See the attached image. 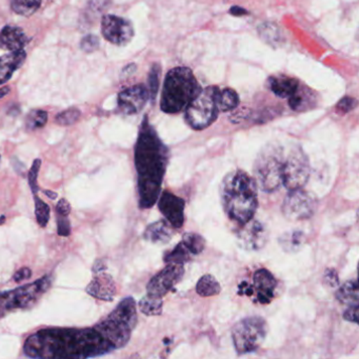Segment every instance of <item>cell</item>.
Wrapping results in <instances>:
<instances>
[{
	"instance_id": "1",
	"label": "cell",
	"mask_w": 359,
	"mask_h": 359,
	"mask_svg": "<svg viewBox=\"0 0 359 359\" xmlns=\"http://www.w3.org/2000/svg\"><path fill=\"white\" fill-rule=\"evenodd\" d=\"M24 354L31 358H90L113 352L96 324L92 328H48L26 338Z\"/></svg>"
},
{
	"instance_id": "2",
	"label": "cell",
	"mask_w": 359,
	"mask_h": 359,
	"mask_svg": "<svg viewBox=\"0 0 359 359\" xmlns=\"http://www.w3.org/2000/svg\"><path fill=\"white\" fill-rule=\"evenodd\" d=\"M168 161L169 150L145 116L135 145V167L141 209L152 208L157 202L167 171Z\"/></svg>"
},
{
	"instance_id": "3",
	"label": "cell",
	"mask_w": 359,
	"mask_h": 359,
	"mask_svg": "<svg viewBox=\"0 0 359 359\" xmlns=\"http://www.w3.org/2000/svg\"><path fill=\"white\" fill-rule=\"evenodd\" d=\"M221 198L227 216L237 225H244L253 218L257 210V184L245 171L230 172L221 182Z\"/></svg>"
},
{
	"instance_id": "4",
	"label": "cell",
	"mask_w": 359,
	"mask_h": 359,
	"mask_svg": "<svg viewBox=\"0 0 359 359\" xmlns=\"http://www.w3.org/2000/svg\"><path fill=\"white\" fill-rule=\"evenodd\" d=\"M202 90L189 67H174L166 76L161 94V110L168 114L182 112Z\"/></svg>"
},
{
	"instance_id": "5",
	"label": "cell",
	"mask_w": 359,
	"mask_h": 359,
	"mask_svg": "<svg viewBox=\"0 0 359 359\" xmlns=\"http://www.w3.org/2000/svg\"><path fill=\"white\" fill-rule=\"evenodd\" d=\"M136 324V303L133 297H126L97 325L115 351L128 344Z\"/></svg>"
},
{
	"instance_id": "6",
	"label": "cell",
	"mask_w": 359,
	"mask_h": 359,
	"mask_svg": "<svg viewBox=\"0 0 359 359\" xmlns=\"http://www.w3.org/2000/svg\"><path fill=\"white\" fill-rule=\"evenodd\" d=\"M51 285L52 276L46 275L37 279L36 282L0 293V318L19 310H29L34 307L50 289Z\"/></svg>"
},
{
	"instance_id": "7",
	"label": "cell",
	"mask_w": 359,
	"mask_h": 359,
	"mask_svg": "<svg viewBox=\"0 0 359 359\" xmlns=\"http://www.w3.org/2000/svg\"><path fill=\"white\" fill-rule=\"evenodd\" d=\"M284 154L279 147H266L260 152L254 163V180L260 190L272 193L282 184Z\"/></svg>"
},
{
	"instance_id": "8",
	"label": "cell",
	"mask_w": 359,
	"mask_h": 359,
	"mask_svg": "<svg viewBox=\"0 0 359 359\" xmlns=\"http://www.w3.org/2000/svg\"><path fill=\"white\" fill-rule=\"evenodd\" d=\"M219 90L215 86L202 90L184 109V119L193 130H204L216 120L219 114Z\"/></svg>"
},
{
	"instance_id": "9",
	"label": "cell",
	"mask_w": 359,
	"mask_h": 359,
	"mask_svg": "<svg viewBox=\"0 0 359 359\" xmlns=\"http://www.w3.org/2000/svg\"><path fill=\"white\" fill-rule=\"evenodd\" d=\"M268 325L260 316L246 317L238 321L232 330L234 348L239 355L255 352L264 344Z\"/></svg>"
},
{
	"instance_id": "10",
	"label": "cell",
	"mask_w": 359,
	"mask_h": 359,
	"mask_svg": "<svg viewBox=\"0 0 359 359\" xmlns=\"http://www.w3.org/2000/svg\"><path fill=\"white\" fill-rule=\"evenodd\" d=\"M310 161L301 147H293L282 163V184L289 191L301 189L309 180Z\"/></svg>"
},
{
	"instance_id": "11",
	"label": "cell",
	"mask_w": 359,
	"mask_h": 359,
	"mask_svg": "<svg viewBox=\"0 0 359 359\" xmlns=\"http://www.w3.org/2000/svg\"><path fill=\"white\" fill-rule=\"evenodd\" d=\"M315 212V202L309 193L301 189L289 191L282 202V214L289 221H299L311 218Z\"/></svg>"
},
{
	"instance_id": "12",
	"label": "cell",
	"mask_w": 359,
	"mask_h": 359,
	"mask_svg": "<svg viewBox=\"0 0 359 359\" xmlns=\"http://www.w3.org/2000/svg\"><path fill=\"white\" fill-rule=\"evenodd\" d=\"M184 274L182 264H167L166 268L152 277L147 286V294L163 298L182 280Z\"/></svg>"
},
{
	"instance_id": "13",
	"label": "cell",
	"mask_w": 359,
	"mask_h": 359,
	"mask_svg": "<svg viewBox=\"0 0 359 359\" xmlns=\"http://www.w3.org/2000/svg\"><path fill=\"white\" fill-rule=\"evenodd\" d=\"M104 39L115 46H127L134 37V28L130 20L116 15H104L102 20Z\"/></svg>"
},
{
	"instance_id": "14",
	"label": "cell",
	"mask_w": 359,
	"mask_h": 359,
	"mask_svg": "<svg viewBox=\"0 0 359 359\" xmlns=\"http://www.w3.org/2000/svg\"><path fill=\"white\" fill-rule=\"evenodd\" d=\"M104 260H97L93 266V279L87 287V293L100 301H111L116 295V286L111 275L104 273Z\"/></svg>"
},
{
	"instance_id": "15",
	"label": "cell",
	"mask_w": 359,
	"mask_h": 359,
	"mask_svg": "<svg viewBox=\"0 0 359 359\" xmlns=\"http://www.w3.org/2000/svg\"><path fill=\"white\" fill-rule=\"evenodd\" d=\"M237 232V241L243 249L248 251H258L268 241V230L264 223L253 218L241 225Z\"/></svg>"
},
{
	"instance_id": "16",
	"label": "cell",
	"mask_w": 359,
	"mask_h": 359,
	"mask_svg": "<svg viewBox=\"0 0 359 359\" xmlns=\"http://www.w3.org/2000/svg\"><path fill=\"white\" fill-rule=\"evenodd\" d=\"M184 199L170 192H163L161 197H158V208L161 214L166 217L168 223L180 229L184 223Z\"/></svg>"
},
{
	"instance_id": "17",
	"label": "cell",
	"mask_w": 359,
	"mask_h": 359,
	"mask_svg": "<svg viewBox=\"0 0 359 359\" xmlns=\"http://www.w3.org/2000/svg\"><path fill=\"white\" fill-rule=\"evenodd\" d=\"M149 100V91L143 85L133 86L120 92L118 95V108L126 115L141 112Z\"/></svg>"
},
{
	"instance_id": "18",
	"label": "cell",
	"mask_w": 359,
	"mask_h": 359,
	"mask_svg": "<svg viewBox=\"0 0 359 359\" xmlns=\"http://www.w3.org/2000/svg\"><path fill=\"white\" fill-rule=\"evenodd\" d=\"M253 291L257 295L258 301L262 305L271 303L274 297L275 288H276V279L273 276L270 271L266 269H260L256 271L253 278Z\"/></svg>"
},
{
	"instance_id": "19",
	"label": "cell",
	"mask_w": 359,
	"mask_h": 359,
	"mask_svg": "<svg viewBox=\"0 0 359 359\" xmlns=\"http://www.w3.org/2000/svg\"><path fill=\"white\" fill-rule=\"evenodd\" d=\"M26 42V33L18 26H7L0 32V48L3 50L10 52L24 50Z\"/></svg>"
},
{
	"instance_id": "20",
	"label": "cell",
	"mask_w": 359,
	"mask_h": 359,
	"mask_svg": "<svg viewBox=\"0 0 359 359\" xmlns=\"http://www.w3.org/2000/svg\"><path fill=\"white\" fill-rule=\"evenodd\" d=\"M26 57L24 50L10 52L0 57V86L11 79L15 71L24 65Z\"/></svg>"
},
{
	"instance_id": "21",
	"label": "cell",
	"mask_w": 359,
	"mask_h": 359,
	"mask_svg": "<svg viewBox=\"0 0 359 359\" xmlns=\"http://www.w3.org/2000/svg\"><path fill=\"white\" fill-rule=\"evenodd\" d=\"M172 228L173 227L168 221H156L147 228L143 234V238L149 243L165 245V244L169 243L173 237Z\"/></svg>"
},
{
	"instance_id": "22",
	"label": "cell",
	"mask_w": 359,
	"mask_h": 359,
	"mask_svg": "<svg viewBox=\"0 0 359 359\" xmlns=\"http://www.w3.org/2000/svg\"><path fill=\"white\" fill-rule=\"evenodd\" d=\"M268 85L275 95L280 98H289L298 89L299 81L296 78L280 76V77L270 78Z\"/></svg>"
},
{
	"instance_id": "23",
	"label": "cell",
	"mask_w": 359,
	"mask_h": 359,
	"mask_svg": "<svg viewBox=\"0 0 359 359\" xmlns=\"http://www.w3.org/2000/svg\"><path fill=\"white\" fill-rule=\"evenodd\" d=\"M305 243V233L301 230H292L282 234L278 239L279 246L286 253H296Z\"/></svg>"
},
{
	"instance_id": "24",
	"label": "cell",
	"mask_w": 359,
	"mask_h": 359,
	"mask_svg": "<svg viewBox=\"0 0 359 359\" xmlns=\"http://www.w3.org/2000/svg\"><path fill=\"white\" fill-rule=\"evenodd\" d=\"M315 104V96L308 89L298 87L293 95L289 97V106L293 111L301 112L312 108Z\"/></svg>"
},
{
	"instance_id": "25",
	"label": "cell",
	"mask_w": 359,
	"mask_h": 359,
	"mask_svg": "<svg viewBox=\"0 0 359 359\" xmlns=\"http://www.w3.org/2000/svg\"><path fill=\"white\" fill-rule=\"evenodd\" d=\"M358 284H357L356 279H354V280L344 282L338 289L337 292H336V298L344 305H355V303H358Z\"/></svg>"
},
{
	"instance_id": "26",
	"label": "cell",
	"mask_w": 359,
	"mask_h": 359,
	"mask_svg": "<svg viewBox=\"0 0 359 359\" xmlns=\"http://www.w3.org/2000/svg\"><path fill=\"white\" fill-rule=\"evenodd\" d=\"M258 33L266 44L274 48H277L284 42V35L282 34L276 24H269V22L262 24L258 29Z\"/></svg>"
},
{
	"instance_id": "27",
	"label": "cell",
	"mask_w": 359,
	"mask_h": 359,
	"mask_svg": "<svg viewBox=\"0 0 359 359\" xmlns=\"http://www.w3.org/2000/svg\"><path fill=\"white\" fill-rule=\"evenodd\" d=\"M221 285L212 275L206 274L197 282L196 292L202 297H211L221 293Z\"/></svg>"
},
{
	"instance_id": "28",
	"label": "cell",
	"mask_w": 359,
	"mask_h": 359,
	"mask_svg": "<svg viewBox=\"0 0 359 359\" xmlns=\"http://www.w3.org/2000/svg\"><path fill=\"white\" fill-rule=\"evenodd\" d=\"M163 298H158V297L150 296L145 295L139 301L138 307L141 313L147 316H158L161 315L163 312Z\"/></svg>"
},
{
	"instance_id": "29",
	"label": "cell",
	"mask_w": 359,
	"mask_h": 359,
	"mask_svg": "<svg viewBox=\"0 0 359 359\" xmlns=\"http://www.w3.org/2000/svg\"><path fill=\"white\" fill-rule=\"evenodd\" d=\"M239 104V96L233 89L219 90L218 108L221 112L235 110Z\"/></svg>"
},
{
	"instance_id": "30",
	"label": "cell",
	"mask_w": 359,
	"mask_h": 359,
	"mask_svg": "<svg viewBox=\"0 0 359 359\" xmlns=\"http://www.w3.org/2000/svg\"><path fill=\"white\" fill-rule=\"evenodd\" d=\"M192 256L190 251L186 249V246L180 241L172 251L165 254L163 260H165L166 264H182L184 266L186 262L192 260Z\"/></svg>"
},
{
	"instance_id": "31",
	"label": "cell",
	"mask_w": 359,
	"mask_h": 359,
	"mask_svg": "<svg viewBox=\"0 0 359 359\" xmlns=\"http://www.w3.org/2000/svg\"><path fill=\"white\" fill-rule=\"evenodd\" d=\"M42 5V3L39 0H11L13 11L18 15L26 16V17L38 11Z\"/></svg>"
},
{
	"instance_id": "32",
	"label": "cell",
	"mask_w": 359,
	"mask_h": 359,
	"mask_svg": "<svg viewBox=\"0 0 359 359\" xmlns=\"http://www.w3.org/2000/svg\"><path fill=\"white\" fill-rule=\"evenodd\" d=\"M182 243L186 246L193 256L198 255L204 251L206 247V241L202 235L196 233H186L182 237Z\"/></svg>"
},
{
	"instance_id": "33",
	"label": "cell",
	"mask_w": 359,
	"mask_h": 359,
	"mask_svg": "<svg viewBox=\"0 0 359 359\" xmlns=\"http://www.w3.org/2000/svg\"><path fill=\"white\" fill-rule=\"evenodd\" d=\"M35 216H36L37 223L42 228L47 227L49 221H50L51 210L48 204L42 202V199L39 198L35 194Z\"/></svg>"
},
{
	"instance_id": "34",
	"label": "cell",
	"mask_w": 359,
	"mask_h": 359,
	"mask_svg": "<svg viewBox=\"0 0 359 359\" xmlns=\"http://www.w3.org/2000/svg\"><path fill=\"white\" fill-rule=\"evenodd\" d=\"M48 122V113L42 110H34L26 117V128L37 130L46 126Z\"/></svg>"
},
{
	"instance_id": "35",
	"label": "cell",
	"mask_w": 359,
	"mask_h": 359,
	"mask_svg": "<svg viewBox=\"0 0 359 359\" xmlns=\"http://www.w3.org/2000/svg\"><path fill=\"white\" fill-rule=\"evenodd\" d=\"M159 77H161V65L155 63L151 67V71L149 73V78H147V91H149V97L151 98L152 102H154L157 95L158 88H159Z\"/></svg>"
},
{
	"instance_id": "36",
	"label": "cell",
	"mask_w": 359,
	"mask_h": 359,
	"mask_svg": "<svg viewBox=\"0 0 359 359\" xmlns=\"http://www.w3.org/2000/svg\"><path fill=\"white\" fill-rule=\"evenodd\" d=\"M81 111L76 108L67 109L56 116V124L61 126L67 127L77 122L78 119L81 118Z\"/></svg>"
},
{
	"instance_id": "37",
	"label": "cell",
	"mask_w": 359,
	"mask_h": 359,
	"mask_svg": "<svg viewBox=\"0 0 359 359\" xmlns=\"http://www.w3.org/2000/svg\"><path fill=\"white\" fill-rule=\"evenodd\" d=\"M81 48L86 53L94 52L99 48V38L93 34L87 35L81 40Z\"/></svg>"
},
{
	"instance_id": "38",
	"label": "cell",
	"mask_w": 359,
	"mask_h": 359,
	"mask_svg": "<svg viewBox=\"0 0 359 359\" xmlns=\"http://www.w3.org/2000/svg\"><path fill=\"white\" fill-rule=\"evenodd\" d=\"M42 161L36 159L33 161L32 168L29 172V184H30L31 189H32L33 194H37L38 192V184H37V177H38L39 169H40Z\"/></svg>"
},
{
	"instance_id": "39",
	"label": "cell",
	"mask_w": 359,
	"mask_h": 359,
	"mask_svg": "<svg viewBox=\"0 0 359 359\" xmlns=\"http://www.w3.org/2000/svg\"><path fill=\"white\" fill-rule=\"evenodd\" d=\"M57 233L63 237L71 234V225L67 216L57 214Z\"/></svg>"
},
{
	"instance_id": "40",
	"label": "cell",
	"mask_w": 359,
	"mask_h": 359,
	"mask_svg": "<svg viewBox=\"0 0 359 359\" xmlns=\"http://www.w3.org/2000/svg\"><path fill=\"white\" fill-rule=\"evenodd\" d=\"M356 106V99L352 97H344L338 102L337 106H336V110H337V112L342 113V114H346V113L354 110Z\"/></svg>"
},
{
	"instance_id": "41",
	"label": "cell",
	"mask_w": 359,
	"mask_h": 359,
	"mask_svg": "<svg viewBox=\"0 0 359 359\" xmlns=\"http://www.w3.org/2000/svg\"><path fill=\"white\" fill-rule=\"evenodd\" d=\"M344 318L351 323L358 324V303L350 305V307L344 311Z\"/></svg>"
},
{
	"instance_id": "42",
	"label": "cell",
	"mask_w": 359,
	"mask_h": 359,
	"mask_svg": "<svg viewBox=\"0 0 359 359\" xmlns=\"http://www.w3.org/2000/svg\"><path fill=\"white\" fill-rule=\"evenodd\" d=\"M324 279H325L326 285L331 287V288L337 286L338 282H340L337 273H336V271L333 270V269H329V270L326 271Z\"/></svg>"
},
{
	"instance_id": "43",
	"label": "cell",
	"mask_w": 359,
	"mask_h": 359,
	"mask_svg": "<svg viewBox=\"0 0 359 359\" xmlns=\"http://www.w3.org/2000/svg\"><path fill=\"white\" fill-rule=\"evenodd\" d=\"M57 214L63 215V216H69L71 213V205L69 204L67 199L63 198L59 200L56 206Z\"/></svg>"
},
{
	"instance_id": "44",
	"label": "cell",
	"mask_w": 359,
	"mask_h": 359,
	"mask_svg": "<svg viewBox=\"0 0 359 359\" xmlns=\"http://www.w3.org/2000/svg\"><path fill=\"white\" fill-rule=\"evenodd\" d=\"M31 276H32V271H31V269L24 266V268L20 269L15 273L14 280L19 284V282H24L26 279L30 278Z\"/></svg>"
},
{
	"instance_id": "45",
	"label": "cell",
	"mask_w": 359,
	"mask_h": 359,
	"mask_svg": "<svg viewBox=\"0 0 359 359\" xmlns=\"http://www.w3.org/2000/svg\"><path fill=\"white\" fill-rule=\"evenodd\" d=\"M230 13L235 16H243L247 15V14H249V12L241 7H232L231 9H230Z\"/></svg>"
},
{
	"instance_id": "46",
	"label": "cell",
	"mask_w": 359,
	"mask_h": 359,
	"mask_svg": "<svg viewBox=\"0 0 359 359\" xmlns=\"http://www.w3.org/2000/svg\"><path fill=\"white\" fill-rule=\"evenodd\" d=\"M10 91H11V89H10L9 87L1 88V89H0V99L7 96L8 94L10 93Z\"/></svg>"
},
{
	"instance_id": "47",
	"label": "cell",
	"mask_w": 359,
	"mask_h": 359,
	"mask_svg": "<svg viewBox=\"0 0 359 359\" xmlns=\"http://www.w3.org/2000/svg\"><path fill=\"white\" fill-rule=\"evenodd\" d=\"M45 194L50 199H56L57 196H58L56 192H52V191H45Z\"/></svg>"
},
{
	"instance_id": "48",
	"label": "cell",
	"mask_w": 359,
	"mask_h": 359,
	"mask_svg": "<svg viewBox=\"0 0 359 359\" xmlns=\"http://www.w3.org/2000/svg\"><path fill=\"white\" fill-rule=\"evenodd\" d=\"M5 221H6V217L5 216L0 217V223H5Z\"/></svg>"
},
{
	"instance_id": "49",
	"label": "cell",
	"mask_w": 359,
	"mask_h": 359,
	"mask_svg": "<svg viewBox=\"0 0 359 359\" xmlns=\"http://www.w3.org/2000/svg\"><path fill=\"white\" fill-rule=\"evenodd\" d=\"M39 1H42H42H44V0H39Z\"/></svg>"
}]
</instances>
